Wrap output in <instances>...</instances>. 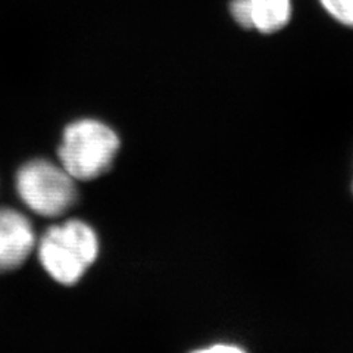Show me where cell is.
Segmentation results:
<instances>
[{
    "instance_id": "cell-3",
    "label": "cell",
    "mask_w": 353,
    "mask_h": 353,
    "mask_svg": "<svg viewBox=\"0 0 353 353\" xmlns=\"http://www.w3.org/2000/svg\"><path fill=\"white\" fill-rule=\"evenodd\" d=\"M17 190L32 212L41 216H61L77 201L75 180L59 165L36 159L22 165L17 174Z\"/></svg>"
},
{
    "instance_id": "cell-1",
    "label": "cell",
    "mask_w": 353,
    "mask_h": 353,
    "mask_svg": "<svg viewBox=\"0 0 353 353\" xmlns=\"http://www.w3.org/2000/svg\"><path fill=\"white\" fill-rule=\"evenodd\" d=\"M99 240L83 221L50 227L39 243V258L50 277L65 285L79 283L97 258Z\"/></svg>"
},
{
    "instance_id": "cell-2",
    "label": "cell",
    "mask_w": 353,
    "mask_h": 353,
    "mask_svg": "<svg viewBox=\"0 0 353 353\" xmlns=\"http://www.w3.org/2000/svg\"><path fill=\"white\" fill-rule=\"evenodd\" d=\"M118 149L112 128L97 119H80L65 128L58 157L74 180L88 181L112 167Z\"/></svg>"
},
{
    "instance_id": "cell-4",
    "label": "cell",
    "mask_w": 353,
    "mask_h": 353,
    "mask_svg": "<svg viewBox=\"0 0 353 353\" xmlns=\"http://www.w3.org/2000/svg\"><path fill=\"white\" fill-rule=\"evenodd\" d=\"M36 246L30 219L10 208L0 209V272L18 270Z\"/></svg>"
},
{
    "instance_id": "cell-5",
    "label": "cell",
    "mask_w": 353,
    "mask_h": 353,
    "mask_svg": "<svg viewBox=\"0 0 353 353\" xmlns=\"http://www.w3.org/2000/svg\"><path fill=\"white\" fill-rule=\"evenodd\" d=\"M292 12V0H231L230 3V14L240 27L262 34L283 30Z\"/></svg>"
},
{
    "instance_id": "cell-7",
    "label": "cell",
    "mask_w": 353,
    "mask_h": 353,
    "mask_svg": "<svg viewBox=\"0 0 353 353\" xmlns=\"http://www.w3.org/2000/svg\"><path fill=\"white\" fill-rule=\"evenodd\" d=\"M192 353H246V352L234 345H214L205 349L194 350Z\"/></svg>"
},
{
    "instance_id": "cell-6",
    "label": "cell",
    "mask_w": 353,
    "mask_h": 353,
    "mask_svg": "<svg viewBox=\"0 0 353 353\" xmlns=\"http://www.w3.org/2000/svg\"><path fill=\"white\" fill-rule=\"evenodd\" d=\"M319 3L339 24L353 28V0H319Z\"/></svg>"
}]
</instances>
